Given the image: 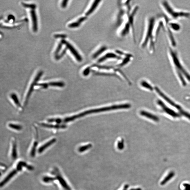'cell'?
I'll return each mask as SVG.
<instances>
[{"label": "cell", "instance_id": "6da1fadb", "mask_svg": "<svg viewBox=\"0 0 190 190\" xmlns=\"http://www.w3.org/2000/svg\"><path fill=\"white\" fill-rule=\"evenodd\" d=\"M168 57L170 63L174 69L178 78L180 80L183 86L186 85V82L184 77L190 82V74L188 73L184 66V64L177 51L172 47H169L168 49Z\"/></svg>", "mask_w": 190, "mask_h": 190}, {"label": "cell", "instance_id": "7a4b0ae2", "mask_svg": "<svg viewBox=\"0 0 190 190\" xmlns=\"http://www.w3.org/2000/svg\"><path fill=\"white\" fill-rule=\"evenodd\" d=\"M156 20L153 16L149 18L144 37L141 44V47L143 48L149 45L150 52L152 53L155 50L156 35L158 30L157 28H155L157 26Z\"/></svg>", "mask_w": 190, "mask_h": 190}, {"label": "cell", "instance_id": "3957f363", "mask_svg": "<svg viewBox=\"0 0 190 190\" xmlns=\"http://www.w3.org/2000/svg\"><path fill=\"white\" fill-rule=\"evenodd\" d=\"M131 107V105L130 104H124L115 105L110 106L102 107V108L87 111L77 114V115H74L71 117H67V118L64 119L63 120V122L65 123H68V122L74 121L76 119L80 118L81 117L85 116L86 115H89V114L115 110L122 109H128L129 108Z\"/></svg>", "mask_w": 190, "mask_h": 190}, {"label": "cell", "instance_id": "277c9868", "mask_svg": "<svg viewBox=\"0 0 190 190\" xmlns=\"http://www.w3.org/2000/svg\"><path fill=\"white\" fill-rule=\"evenodd\" d=\"M160 4L162 9L170 19L174 20L182 19H190V12L175 9L168 1H162Z\"/></svg>", "mask_w": 190, "mask_h": 190}, {"label": "cell", "instance_id": "5b68a950", "mask_svg": "<svg viewBox=\"0 0 190 190\" xmlns=\"http://www.w3.org/2000/svg\"><path fill=\"white\" fill-rule=\"evenodd\" d=\"M157 102L158 104L161 107L163 111L170 116L174 118H178L180 116V114L177 113L174 111L167 106L162 101L158 100L157 101Z\"/></svg>", "mask_w": 190, "mask_h": 190}, {"label": "cell", "instance_id": "8992f818", "mask_svg": "<svg viewBox=\"0 0 190 190\" xmlns=\"http://www.w3.org/2000/svg\"><path fill=\"white\" fill-rule=\"evenodd\" d=\"M43 74V72L42 71H41L38 73L37 75H36L34 81L31 83L29 89L28 91L27 95H26L25 101V104H26L28 103L29 97H30L31 94L33 91L34 87L36 86V84H37V82L40 79Z\"/></svg>", "mask_w": 190, "mask_h": 190}, {"label": "cell", "instance_id": "52a82bcc", "mask_svg": "<svg viewBox=\"0 0 190 190\" xmlns=\"http://www.w3.org/2000/svg\"><path fill=\"white\" fill-rule=\"evenodd\" d=\"M63 44H65L66 46V47L68 49L69 51H70V52L71 53L73 54L74 56V57H75L76 60H77V61L81 62H82V58L80 55V54L79 53L77 50H76L75 48H74L73 46L71 44H70V43L67 42L66 41L64 40V39H62V40L61 41Z\"/></svg>", "mask_w": 190, "mask_h": 190}, {"label": "cell", "instance_id": "ba28073f", "mask_svg": "<svg viewBox=\"0 0 190 190\" xmlns=\"http://www.w3.org/2000/svg\"><path fill=\"white\" fill-rule=\"evenodd\" d=\"M155 90H156L157 93L160 95V97H161L162 98L164 99L166 102H167L169 104L171 105L172 106L174 107L175 108L177 109L178 111H179L182 109L181 106H180L178 105L177 104H175V103L173 102V101L171 99L169 98V97L167 96L166 95H165L163 93L158 87H155Z\"/></svg>", "mask_w": 190, "mask_h": 190}, {"label": "cell", "instance_id": "9c48e42d", "mask_svg": "<svg viewBox=\"0 0 190 190\" xmlns=\"http://www.w3.org/2000/svg\"><path fill=\"white\" fill-rule=\"evenodd\" d=\"M122 59L121 57L117 55L116 53L115 54V53L112 52H108L98 59L97 62L98 64L102 63L105 62V61L108 59Z\"/></svg>", "mask_w": 190, "mask_h": 190}, {"label": "cell", "instance_id": "30bf717a", "mask_svg": "<svg viewBox=\"0 0 190 190\" xmlns=\"http://www.w3.org/2000/svg\"><path fill=\"white\" fill-rule=\"evenodd\" d=\"M101 1H99V0L94 1L93 3L91 5L90 7L85 13V16L88 17L93 14L98 7Z\"/></svg>", "mask_w": 190, "mask_h": 190}, {"label": "cell", "instance_id": "8fae6325", "mask_svg": "<svg viewBox=\"0 0 190 190\" xmlns=\"http://www.w3.org/2000/svg\"><path fill=\"white\" fill-rule=\"evenodd\" d=\"M19 172L17 169L13 170L12 171L8 173V174L5 177L3 180L2 181L1 183V187H3L5 185L7 184L8 182L11 179L14 177L17 174V173Z\"/></svg>", "mask_w": 190, "mask_h": 190}, {"label": "cell", "instance_id": "7c38bea8", "mask_svg": "<svg viewBox=\"0 0 190 190\" xmlns=\"http://www.w3.org/2000/svg\"><path fill=\"white\" fill-rule=\"evenodd\" d=\"M56 139L53 138L52 139L49 140V141L47 142L41 146L38 149L37 152L39 154H41L43 153L47 148L51 146L56 142Z\"/></svg>", "mask_w": 190, "mask_h": 190}, {"label": "cell", "instance_id": "4fadbf2b", "mask_svg": "<svg viewBox=\"0 0 190 190\" xmlns=\"http://www.w3.org/2000/svg\"><path fill=\"white\" fill-rule=\"evenodd\" d=\"M31 19L32 24V29L34 32H36L37 30V21L35 11L34 10H31L30 11Z\"/></svg>", "mask_w": 190, "mask_h": 190}, {"label": "cell", "instance_id": "5bb4252c", "mask_svg": "<svg viewBox=\"0 0 190 190\" xmlns=\"http://www.w3.org/2000/svg\"><path fill=\"white\" fill-rule=\"evenodd\" d=\"M140 115L144 117H146L147 118L150 119L155 122H158L159 121V118L156 115L149 113V112L145 111H141L140 112Z\"/></svg>", "mask_w": 190, "mask_h": 190}, {"label": "cell", "instance_id": "9a60e30c", "mask_svg": "<svg viewBox=\"0 0 190 190\" xmlns=\"http://www.w3.org/2000/svg\"><path fill=\"white\" fill-rule=\"evenodd\" d=\"M56 178L59 181V184L64 189L66 190H71L70 187L67 184L64 178L60 174H58Z\"/></svg>", "mask_w": 190, "mask_h": 190}, {"label": "cell", "instance_id": "2e32d148", "mask_svg": "<svg viewBox=\"0 0 190 190\" xmlns=\"http://www.w3.org/2000/svg\"><path fill=\"white\" fill-rule=\"evenodd\" d=\"M86 16H84L81 17L75 22H72L68 25V26L70 28H76L79 27L82 22H84L87 19Z\"/></svg>", "mask_w": 190, "mask_h": 190}, {"label": "cell", "instance_id": "e0dca14e", "mask_svg": "<svg viewBox=\"0 0 190 190\" xmlns=\"http://www.w3.org/2000/svg\"><path fill=\"white\" fill-rule=\"evenodd\" d=\"M107 49V47L106 46H102L93 53L92 55V59H95L97 58L99 56L102 55Z\"/></svg>", "mask_w": 190, "mask_h": 190}, {"label": "cell", "instance_id": "ac0fdd59", "mask_svg": "<svg viewBox=\"0 0 190 190\" xmlns=\"http://www.w3.org/2000/svg\"><path fill=\"white\" fill-rule=\"evenodd\" d=\"M24 167H25L28 170H30V171H32L34 169L33 167L31 166L30 165L27 164V163L23 161L19 162L16 166V169L18 171H21L23 169V168Z\"/></svg>", "mask_w": 190, "mask_h": 190}, {"label": "cell", "instance_id": "d6986e66", "mask_svg": "<svg viewBox=\"0 0 190 190\" xmlns=\"http://www.w3.org/2000/svg\"><path fill=\"white\" fill-rule=\"evenodd\" d=\"M41 126L45 127L46 128L56 129H64L67 128L66 125L64 124H50L44 123L39 124Z\"/></svg>", "mask_w": 190, "mask_h": 190}, {"label": "cell", "instance_id": "ffe728a7", "mask_svg": "<svg viewBox=\"0 0 190 190\" xmlns=\"http://www.w3.org/2000/svg\"><path fill=\"white\" fill-rule=\"evenodd\" d=\"M131 28V26L128 21L124 25L123 29H122L121 32H120V35L122 37H125L128 35L129 33Z\"/></svg>", "mask_w": 190, "mask_h": 190}, {"label": "cell", "instance_id": "44dd1931", "mask_svg": "<svg viewBox=\"0 0 190 190\" xmlns=\"http://www.w3.org/2000/svg\"><path fill=\"white\" fill-rule=\"evenodd\" d=\"M11 158L12 160H15L17 158L18 154L17 148V144L15 140L12 142V150L11 152Z\"/></svg>", "mask_w": 190, "mask_h": 190}, {"label": "cell", "instance_id": "7402d4cb", "mask_svg": "<svg viewBox=\"0 0 190 190\" xmlns=\"http://www.w3.org/2000/svg\"><path fill=\"white\" fill-rule=\"evenodd\" d=\"M38 145V142L37 140H35L33 144L32 148H31L30 152V156L31 158H34L35 156L36 149H37V146Z\"/></svg>", "mask_w": 190, "mask_h": 190}, {"label": "cell", "instance_id": "603a6c76", "mask_svg": "<svg viewBox=\"0 0 190 190\" xmlns=\"http://www.w3.org/2000/svg\"><path fill=\"white\" fill-rule=\"evenodd\" d=\"M175 174V173L173 171H171V172L168 173V175L161 182V185H164L166 184L168 181H169L174 176Z\"/></svg>", "mask_w": 190, "mask_h": 190}, {"label": "cell", "instance_id": "cb8c5ba5", "mask_svg": "<svg viewBox=\"0 0 190 190\" xmlns=\"http://www.w3.org/2000/svg\"><path fill=\"white\" fill-rule=\"evenodd\" d=\"M10 97L15 104L18 107H21V105L20 102H19V98L17 95L15 93H12L10 95Z\"/></svg>", "mask_w": 190, "mask_h": 190}, {"label": "cell", "instance_id": "d4e9b609", "mask_svg": "<svg viewBox=\"0 0 190 190\" xmlns=\"http://www.w3.org/2000/svg\"><path fill=\"white\" fill-rule=\"evenodd\" d=\"M49 85L51 86L63 87L65 86V84L62 82H49Z\"/></svg>", "mask_w": 190, "mask_h": 190}, {"label": "cell", "instance_id": "484cf974", "mask_svg": "<svg viewBox=\"0 0 190 190\" xmlns=\"http://www.w3.org/2000/svg\"><path fill=\"white\" fill-rule=\"evenodd\" d=\"M57 180L56 177L49 176H45L42 178V181L45 183H50L53 182L55 180Z\"/></svg>", "mask_w": 190, "mask_h": 190}, {"label": "cell", "instance_id": "4316f807", "mask_svg": "<svg viewBox=\"0 0 190 190\" xmlns=\"http://www.w3.org/2000/svg\"><path fill=\"white\" fill-rule=\"evenodd\" d=\"M94 74L95 75H104V76H114V77H116L117 78L120 79V77H118V76L117 74L113 73H100L98 72H94Z\"/></svg>", "mask_w": 190, "mask_h": 190}, {"label": "cell", "instance_id": "83f0119b", "mask_svg": "<svg viewBox=\"0 0 190 190\" xmlns=\"http://www.w3.org/2000/svg\"><path fill=\"white\" fill-rule=\"evenodd\" d=\"M131 58L129 57H126L123 59L122 62L118 64V66L120 67H122L124 66L126 64H128L131 60Z\"/></svg>", "mask_w": 190, "mask_h": 190}, {"label": "cell", "instance_id": "f1b7e54d", "mask_svg": "<svg viewBox=\"0 0 190 190\" xmlns=\"http://www.w3.org/2000/svg\"><path fill=\"white\" fill-rule=\"evenodd\" d=\"M141 85L142 86L144 87L145 88L148 89L150 91H153V88L152 86L149 84L148 82L145 81H142L141 82Z\"/></svg>", "mask_w": 190, "mask_h": 190}, {"label": "cell", "instance_id": "f546056e", "mask_svg": "<svg viewBox=\"0 0 190 190\" xmlns=\"http://www.w3.org/2000/svg\"><path fill=\"white\" fill-rule=\"evenodd\" d=\"M10 128L13 129L20 131L22 129V127L20 125L15 124L12 123H10L8 125Z\"/></svg>", "mask_w": 190, "mask_h": 190}, {"label": "cell", "instance_id": "4dcf8cb0", "mask_svg": "<svg viewBox=\"0 0 190 190\" xmlns=\"http://www.w3.org/2000/svg\"><path fill=\"white\" fill-rule=\"evenodd\" d=\"M48 122L49 123H57V124H60L63 122V120L59 118H51L49 119L48 120Z\"/></svg>", "mask_w": 190, "mask_h": 190}, {"label": "cell", "instance_id": "1f68e13d", "mask_svg": "<svg viewBox=\"0 0 190 190\" xmlns=\"http://www.w3.org/2000/svg\"><path fill=\"white\" fill-rule=\"evenodd\" d=\"M92 146V145L91 144L84 145V146L80 147L78 149V151L79 152H80V153H82V152L85 151L86 150H88L89 149L91 148Z\"/></svg>", "mask_w": 190, "mask_h": 190}, {"label": "cell", "instance_id": "d6a6232c", "mask_svg": "<svg viewBox=\"0 0 190 190\" xmlns=\"http://www.w3.org/2000/svg\"><path fill=\"white\" fill-rule=\"evenodd\" d=\"M21 4L24 7L31 8L32 10H34L36 8V5L34 4H26L23 2H21Z\"/></svg>", "mask_w": 190, "mask_h": 190}, {"label": "cell", "instance_id": "836d02e7", "mask_svg": "<svg viewBox=\"0 0 190 190\" xmlns=\"http://www.w3.org/2000/svg\"><path fill=\"white\" fill-rule=\"evenodd\" d=\"M92 67L88 66L85 69H84V70L82 72L83 73V75L84 76H87L89 75V74H90V72L91 71V68Z\"/></svg>", "mask_w": 190, "mask_h": 190}, {"label": "cell", "instance_id": "e575fe53", "mask_svg": "<svg viewBox=\"0 0 190 190\" xmlns=\"http://www.w3.org/2000/svg\"><path fill=\"white\" fill-rule=\"evenodd\" d=\"M179 112L181 115H183V116L186 117V118L189 119L190 120V113L185 111L183 109L180 111Z\"/></svg>", "mask_w": 190, "mask_h": 190}, {"label": "cell", "instance_id": "d590c367", "mask_svg": "<svg viewBox=\"0 0 190 190\" xmlns=\"http://www.w3.org/2000/svg\"><path fill=\"white\" fill-rule=\"evenodd\" d=\"M67 48L66 47L65 48H64L63 50L62 51V52L61 53V54L59 55H58L57 56L55 57V59H60L61 58L63 57L64 54H66V51L67 50Z\"/></svg>", "mask_w": 190, "mask_h": 190}, {"label": "cell", "instance_id": "8d00e7d4", "mask_svg": "<svg viewBox=\"0 0 190 190\" xmlns=\"http://www.w3.org/2000/svg\"><path fill=\"white\" fill-rule=\"evenodd\" d=\"M63 44L61 42L59 43L58 45L57 48L56 49L55 52V57L58 55V54L59 51H60L61 49Z\"/></svg>", "mask_w": 190, "mask_h": 190}, {"label": "cell", "instance_id": "74e56055", "mask_svg": "<svg viewBox=\"0 0 190 190\" xmlns=\"http://www.w3.org/2000/svg\"><path fill=\"white\" fill-rule=\"evenodd\" d=\"M40 86L42 88L44 89H46L48 88V87L49 86V84L48 83H37L36 85V86Z\"/></svg>", "mask_w": 190, "mask_h": 190}, {"label": "cell", "instance_id": "f35d334b", "mask_svg": "<svg viewBox=\"0 0 190 190\" xmlns=\"http://www.w3.org/2000/svg\"><path fill=\"white\" fill-rule=\"evenodd\" d=\"M117 146L119 149L122 150L124 147V141L123 140L118 142Z\"/></svg>", "mask_w": 190, "mask_h": 190}, {"label": "cell", "instance_id": "ab89813d", "mask_svg": "<svg viewBox=\"0 0 190 190\" xmlns=\"http://www.w3.org/2000/svg\"><path fill=\"white\" fill-rule=\"evenodd\" d=\"M54 37L55 38H62L64 39L67 37V35L65 34H55L54 35Z\"/></svg>", "mask_w": 190, "mask_h": 190}, {"label": "cell", "instance_id": "60d3db41", "mask_svg": "<svg viewBox=\"0 0 190 190\" xmlns=\"http://www.w3.org/2000/svg\"><path fill=\"white\" fill-rule=\"evenodd\" d=\"M68 2V1H67V0H64V1H63L61 3V5L62 7L63 8H66V6H67Z\"/></svg>", "mask_w": 190, "mask_h": 190}, {"label": "cell", "instance_id": "b9f144b4", "mask_svg": "<svg viewBox=\"0 0 190 190\" xmlns=\"http://www.w3.org/2000/svg\"><path fill=\"white\" fill-rule=\"evenodd\" d=\"M185 189L186 190H190V184L187 183H184L183 184Z\"/></svg>", "mask_w": 190, "mask_h": 190}, {"label": "cell", "instance_id": "7bdbcfd3", "mask_svg": "<svg viewBox=\"0 0 190 190\" xmlns=\"http://www.w3.org/2000/svg\"><path fill=\"white\" fill-rule=\"evenodd\" d=\"M131 190H142L140 188H137V189H132Z\"/></svg>", "mask_w": 190, "mask_h": 190}]
</instances>
